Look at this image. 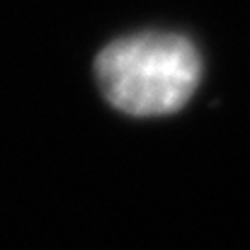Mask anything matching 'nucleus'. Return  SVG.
<instances>
[{
    "instance_id": "obj_1",
    "label": "nucleus",
    "mask_w": 250,
    "mask_h": 250,
    "mask_svg": "<svg viewBox=\"0 0 250 250\" xmlns=\"http://www.w3.org/2000/svg\"><path fill=\"white\" fill-rule=\"evenodd\" d=\"M104 100L131 117H163L182 109L202 78L197 46L170 32L114 39L95 59Z\"/></svg>"
}]
</instances>
